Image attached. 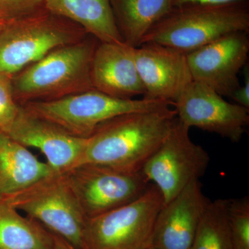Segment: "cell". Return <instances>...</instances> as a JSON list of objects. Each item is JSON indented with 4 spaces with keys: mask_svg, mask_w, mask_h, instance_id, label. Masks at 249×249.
I'll list each match as a JSON object with an SVG mask.
<instances>
[{
    "mask_svg": "<svg viewBox=\"0 0 249 249\" xmlns=\"http://www.w3.org/2000/svg\"><path fill=\"white\" fill-rule=\"evenodd\" d=\"M230 199L210 202L196 230L191 249H232L229 219Z\"/></svg>",
    "mask_w": 249,
    "mask_h": 249,
    "instance_id": "cell-20",
    "label": "cell"
},
{
    "mask_svg": "<svg viewBox=\"0 0 249 249\" xmlns=\"http://www.w3.org/2000/svg\"><path fill=\"white\" fill-rule=\"evenodd\" d=\"M45 0H0V24H9L45 10Z\"/></svg>",
    "mask_w": 249,
    "mask_h": 249,
    "instance_id": "cell-22",
    "label": "cell"
},
{
    "mask_svg": "<svg viewBox=\"0 0 249 249\" xmlns=\"http://www.w3.org/2000/svg\"><path fill=\"white\" fill-rule=\"evenodd\" d=\"M173 106L160 100L124 99L96 89L47 101L22 105L34 115L56 124L68 133L88 138L100 124L117 116Z\"/></svg>",
    "mask_w": 249,
    "mask_h": 249,
    "instance_id": "cell-5",
    "label": "cell"
},
{
    "mask_svg": "<svg viewBox=\"0 0 249 249\" xmlns=\"http://www.w3.org/2000/svg\"><path fill=\"white\" fill-rule=\"evenodd\" d=\"M177 118L188 128L217 134L240 142L249 124V109L228 102L207 85L191 82L174 102Z\"/></svg>",
    "mask_w": 249,
    "mask_h": 249,
    "instance_id": "cell-10",
    "label": "cell"
},
{
    "mask_svg": "<svg viewBox=\"0 0 249 249\" xmlns=\"http://www.w3.org/2000/svg\"><path fill=\"white\" fill-rule=\"evenodd\" d=\"M163 204L160 190L151 183L135 200L87 219L81 249L150 248L156 219Z\"/></svg>",
    "mask_w": 249,
    "mask_h": 249,
    "instance_id": "cell-6",
    "label": "cell"
},
{
    "mask_svg": "<svg viewBox=\"0 0 249 249\" xmlns=\"http://www.w3.org/2000/svg\"><path fill=\"white\" fill-rule=\"evenodd\" d=\"M248 0H174V7L201 5V6H223L247 2Z\"/></svg>",
    "mask_w": 249,
    "mask_h": 249,
    "instance_id": "cell-25",
    "label": "cell"
},
{
    "mask_svg": "<svg viewBox=\"0 0 249 249\" xmlns=\"http://www.w3.org/2000/svg\"><path fill=\"white\" fill-rule=\"evenodd\" d=\"M211 201L196 180L163 204L152 236L155 249H191L196 230Z\"/></svg>",
    "mask_w": 249,
    "mask_h": 249,
    "instance_id": "cell-14",
    "label": "cell"
},
{
    "mask_svg": "<svg viewBox=\"0 0 249 249\" xmlns=\"http://www.w3.org/2000/svg\"><path fill=\"white\" fill-rule=\"evenodd\" d=\"M12 78L0 75V131L9 134L20 106L15 100Z\"/></svg>",
    "mask_w": 249,
    "mask_h": 249,
    "instance_id": "cell-23",
    "label": "cell"
},
{
    "mask_svg": "<svg viewBox=\"0 0 249 249\" xmlns=\"http://www.w3.org/2000/svg\"><path fill=\"white\" fill-rule=\"evenodd\" d=\"M249 31L248 3L174 7L142 39L189 53L223 36Z\"/></svg>",
    "mask_w": 249,
    "mask_h": 249,
    "instance_id": "cell-3",
    "label": "cell"
},
{
    "mask_svg": "<svg viewBox=\"0 0 249 249\" xmlns=\"http://www.w3.org/2000/svg\"><path fill=\"white\" fill-rule=\"evenodd\" d=\"M124 42L138 47L142 39L174 8V0H111Z\"/></svg>",
    "mask_w": 249,
    "mask_h": 249,
    "instance_id": "cell-18",
    "label": "cell"
},
{
    "mask_svg": "<svg viewBox=\"0 0 249 249\" xmlns=\"http://www.w3.org/2000/svg\"><path fill=\"white\" fill-rule=\"evenodd\" d=\"M136 67L145 89L144 98L175 102L193 81L186 54L155 43L134 48Z\"/></svg>",
    "mask_w": 249,
    "mask_h": 249,
    "instance_id": "cell-13",
    "label": "cell"
},
{
    "mask_svg": "<svg viewBox=\"0 0 249 249\" xmlns=\"http://www.w3.org/2000/svg\"><path fill=\"white\" fill-rule=\"evenodd\" d=\"M99 41L91 36L52 51L13 77V92L19 105L53 101L94 89L91 62Z\"/></svg>",
    "mask_w": 249,
    "mask_h": 249,
    "instance_id": "cell-2",
    "label": "cell"
},
{
    "mask_svg": "<svg viewBox=\"0 0 249 249\" xmlns=\"http://www.w3.org/2000/svg\"><path fill=\"white\" fill-rule=\"evenodd\" d=\"M47 11L78 24L100 42H124L111 0H45Z\"/></svg>",
    "mask_w": 249,
    "mask_h": 249,
    "instance_id": "cell-17",
    "label": "cell"
},
{
    "mask_svg": "<svg viewBox=\"0 0 249 249\" xmlns=\"http://www.w3.org/2000/svg\"><path fill=\"white\" fill-rule=\"evenodd\" d=\"M4 201L81 249L87 219L63 174L54 172Z\"/></svg>",
    "mask_w": 249,
    "mask_h": 249,
    "instance_id": "cell-7",
    "label": "cell"
},
{
    "mask_svg": "<svg viewBox=\"0 0 249 249\" xmlns=\"http://www.w3.org/2000/svg\"><path fill=\"white\" fill-rule=\"evenodd\" d=\"M176 119V111L168 106L129 113L106 121L87 138L78 165L90 163L132 173L142 171Z\"/></svg>",
    "mask_w": 249,
    "mask_h": 249,
    "instance_id": "cell-1",
    "label": "cell"
},
{
    "mask_svg": "<svg viewBox=\"0 0 249 249\" xmlns=\"http://www.w3.org/2000/svg\"><path fill=\"white\" fill-rule=\"evenodd\" d=\"M0 249H54L53 235L0 200Z\"/></svg>",
    "mask_w": 249,
    "mask_h": 249,
    "instance_id": "cell-19",
    "label": "cell"
},
{
    "mask_svg": "<svg viewBox=\"0 0 249 249\" xmlns=\"http://www.w3.org/2000/svg\"><path fill=\"white\" fill-rule=\"evenodd\" d=\"M229 219L232 249H249V198L230 199Z\"/></svg>",
    "mask_w": 249,
    "mask_h": 249,
    "instance_id": "cell-21",
    "label": "cell"
},
{
    "mask_svg": "<svg viewBox=\"0 0 249 249\" xmlns=\"http://www.w3.org/2000/svg\"><path fill=\"white\" fill-rule=\"evenodd\" d=\"M24 145L0 131V200L54 173Z\"/></svg>",
    "mask_w": 249,
    "mask_h": 249,
    "instance_id": "cell-16",
    "label": "cell"
},
{
    "mask_svg": "<svg viewBox=\"0 0 249 249\" xmlns=\"http://www.w3.org/2000/svg\"><path fill=\"white\" fill-rule=\"evenodd\" d=\"M53 240L54 249H76L58 236L53 235Z\"/></svg>",
    "mask_w": 249,
    "mask_h": 249,
    "instance_id": "cell-26",
    "label": "cell"
},
{
    "mask_svg": "<svg viewBox=\"0 0 249 249\" xmlns=\"http://www.w3.org/2000/svg\"><path fill=\"white\" fill-rule=\"evenodd\" d=\"M248 33L228 34L186 54L194 81L231 97L240 86L238 75L248 61Z\"/></svg>",
    "mask_w": 249,
    "mask_h": 249,
    "instance_id": "cell-11",
    "label": "cell"
},
{
    "mask_svg": "<svg viewBox=\"0 0 249 249\" xmlns=\"http://www.w3.org/2000/svg\"><path fill=\"white\" fill-rule=\"evenodd\" d=\"M88 35L78 24L46 9L9 23L0 33V75L12 78L52 51Z\"/></svg>",
    "mask_w": 249,
    "mask_h": 249,
    "instance_id": "cell-4",
    "label": "cell"
},
{
    "mask_svg": "<svg viewBox=\"0 0 249 249\" xmlns=\"http://www.w3.org/2000/svg\"><path fill=\"white\" fill-rule=\"evenodd\" d=\"M189 130L177 118L163 142L142 167L144 176L160 190L164 204L199 180L209 168V153L192 141Z\"/></svg>",
    "mask_w": 249,
    "mask_h": 249,
    "instance_id": "cell-9",
    "label": "cell"
},
{
    "mask_svg": "<svg viewBox=\"0 0 249 249\" xmlns=\"http://www.w3.org/2000/svg\"><path fill=\"white\" fill-rule=\"evenodd\" d=\"M154 249L153 247H150V248H149V249Z\"/></svg>",
    "mask_w": 249,
    "mask_h": 249,
    "instance_id": "cell-28",
    "label": "cell"
},
{
    "mask_svg": "<svg viewBox=\"0 0 249 249\" xmlns=\"http://www.w3.org/2000/svg\"><path fill=\"white\" fill-rule=\"evenodd\" d=\"M134 48L125 42H99L91 62L93 89L114 97L132 99L145 89L136 67Z\"/></svg>",
    "mask_w": 249,
    "mask_h": 249,
    "instance_id": "cell-15",
    "label": "cell"
},
{
    "mask_svg": "<svg viewBox=\"0 0 249 249\" xmlns=\"http://www.w3.org/2000/svg\"><path fill=\"white\" fill-rule=\"evenodd\" d=\"M244 77L245 81L244 84L240 86L234 91L231 98L235 101L236 104L243 106L247 109L249 108V65L243 69Z\"/></svg>",
    "mask_w": 249,
    "mask_h": 249,
    "instance_id": "cell-24",
    "label": "cell"
},
{
    "mask_svg": "<svg viewBox=\"0 0 249 249\" xmlns=\"http://www.w3.org/2000/svg\"><path fill=\"white\" fill-rule=\"evenodd\" d=\"M8 24H0V33L2 31L3 29L6 27V26Z\"/></svg>",
    "mask_w": 249,
    "mask_h": 249,
    "instance_id": "cell-27",
    "label": "cell"
},
{
    "mask_svg": "<svg viewBox=\"0 0 249 249\" xmlns=\"http://www.w3.org/2000/svg\"><path fill=\"white\" fill-rule=\"evenodd\" d=\"M62 174L87 219L135 200L151 184L142 171L132 173L90 163L76 165Z\"/></svg>",
    "mask_w": 249,
    "mask_h": 249,
    "instance_id": "cell-8",
    "label": "cell"
},
{
    "mask_svg": "<svg viewBox=\"0 0 249 249\" xmlns=\"http://www.w3.org/2000/svg\"><path fill=\"white\" fill-rule=\"evenodd\" d=\"M8 134L24 147L40 150L47 164L58 173H66L79 164L87 141L34 115L21 106Z\"/></svg>",
    "mask_w": 249,
    "mask_h": 249,
    "instance_id": "cell-12",
    "label": "cell"
}]
</instances>
